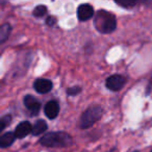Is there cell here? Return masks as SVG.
I'll return each instance as SVG.
<instances>
[{"instance_id":"6da1fadb","label":"cell","mask_w":152,"mask_h":152,"mask_svg":"<svg viewBox=\"0 0 152 152\" xmlns=\"http://www.w3.org/2000/svg\"><path fill=\"white\" fill-rule=\"evenodd\" d=\"M94 25L101 34H112L117 27L116 17L110 12L101 10L94 18Z\"/></svg>"},{"instance_id":"7a4b0ae2","label":"cell","mask_w":152,"mask_h":152,"mask_svg":"<svg viewBox=\"0 0 152 152\" xmlns=\"http://www.w3.org/2000/svg\"><path fill=\"white\" fill-rule=\"evenodd\" d=\"M40 143L45 147L57 148V147H68L73 144L72 137L64 131L50 132L43 135L40 140Z\"/></svg>"},{"instance_id":"3957f363","label":"cell","mask_w":152,"mask_h":152,"mask_svg":"<svg viewBox=\"0 0 152 152\" xmlns=\"http://www.w3.org/2000/svg\"><path fill=\"white\" fill-rule=\"evenodd\" d=\"M102 116V108L99 105H94L83 113L80 117V127L83 129L94 125Z\"/></svg>"},{"instance_id":"277c9868","label":"cell","mask_w":152,"mask_h":152,"mask_svg":"<svg viewBox=\"0 0 152 152\" xmlns=\"http://www.w3.org/2000/svg\"><path fill=\"white\" fill-rule=\"evenodd\" d=\"M126 83V78L120 74H115L106 79V88L113 92L120 91Z\"/></svg>"},{"instance_id":"5b68a950","label":"cell","mask_w":152,"mask_h":152,"mask_svg":"<svg viewBox=\"0 0 152 152\" xmlns=\"http://www.w3.org/2000/svg\"><path fill=\"white\" fill-rule=\"evenodd\" d=\"M94 16V9L92 5L88 4H81L77 9V17L80 21H88Z\"/></svg>"},{"instance_id":"8992f818","label":"cell","mask_w":152,"mask_h":152,"mask_svg":"<svg viewBox=\"0 0 152 152\" xmlns=\"http://www.w3.org/2000/svg\"><path fill=\"white\" fill-rule=\"evenodd\" d=\"M32 130V125L28 121H23L21 122L15 129V135L17 139H23L27 137Z\"/></svg>"},{"instance_id":"52a82bcc","label":"cell","mask_w":152,"mask_h":152,"mask_svg":"<svg viewBox=\"0 0 152 152\" xmlns=\"http://www.w3.org/2000/svg\"><path fill=\"white\" fill-rule=\"evenodd\" d=\"M24 104H25L26 108L34 115L39 114L41 110V103L31 95H26L24 97Z\"/></svg>"},{"instance_id":"ba28073f","label":"cell","mask_w":152,"mask_h":152,"mask_svg":"<svg viewBox=\"0 0 152 152\" xmlns=\"http://www.w3.org/2000/svg\"><path fill=\"white\" fill-rule=\"evenodd\" d=\"M34 90L40 94H46L52 90V83L48 79H37L34 81Z\"/></svg>"},{"instance_id":"9c48e42d","label":"cell","mask_w":152,"mask_h":152,"mask_svg":"<svg viewBox=\"0 0 152 152\" xmlns=\"http://www.w3.org/2000/svg\"><path fill=\"white\" fill-rule=\"evenodd\" d=\"M45 115L48 117L49 119H54L57 117L59 113V105L56 101L54 100H51V101L47 102L46 105H45L44 108Z\"/></svg>"},{"instance_id":"30bf717a","label":"cell","mask_w":152,"mask_h":152,"mask_svg":"<svg viewBox=\"0 0 152 152\" xmlns=\"http://www.w3.org/2000/svg\"><path fill=\"white\" fill-rule=\"evenodd\" d=\"M16 135L14 132H7L0 137V148H7L15 142Z\"/></svg>"},{"instance_id":"8fae6325","label":"cell","mask_w":152,"mask_h":152,"mask_svg":"<svg viewBox=\"0 0 152 152\" xmlns=\"http://www.w3.org/2000/svg\"><path fill=\"white\" fill-rule=\"evenodd\" d=\"M47 130V123L43 120H38L32 126V134L34 135H40L41 133H44Z\"/></svg>"},{"instance_id":"7c38bea8","label":"cell","mask_w":152,"mask_h":152,"mask_svg":"<svg viewBox=\"0 0 152 152\" xmlns=\"http://www.w3.org/2000/svg\"><path fill=\"white\" fill-rule=\"evenodd\" d=\"M11 25L10 24H3L0 26V44L4 43L7 40L10 34H11Z\"/></svg>"},{"instance_id":"4fadbf2b","label":"cell","mask_w":152,"mask_h":152,"mask_svg":"<svg viewBox=\"0 0 152 152\" xmlns=\"http://www.w3.org/2000/svg\"><path fill=\"white\" fill-rule=\"evenodd\" d=\"M47 13V9L45 5H38L36 9L34 10V16L37 18H40V17H43L45 14Z\"/></svg>"},{"instance_id":"5bb4252c","label":"cell","mask_w":152,"mask_h":152,"mask_svg":"<svg viewBox=\"0 0 152 152\" xmlns=\"http://www.w3.org/2000/svg\"><path fill=\"white\" fill-rule=\"evenodd\" d=\"M117 4L125 7V9H130V7L137 4V1H134V0H124V1H117Z\"/></svg>"},{"instance_id":"9a60e30c","label":"cell","mask_w":152,"mask_h":152,"mask_svg":"<svg viewBox=\"0 0 152 152\" xmlns=\"http://www.w3.org/2000/svg\"><path fill=\"white\" fill-rule=\"evenodd\" d=\"M12 121V118L10 115H7V116H4L2 119H0V132L3 130V129L5 128V127L7 126V125L11 123Z\"/></svg>"},{"instance_id":"2e32d148","label":"cell","mask_w":152,"mask_h":152,"mask_svg":"<svg viewBox=\"0 0 152 152\" xmlns=\"http://www.w3.org/2000/svg\"><path fill=\"white\" fill-rule=\"evenodd\" d=\"M80 91H81V89L79 87H73V88H69V89L67 90V93H68V95H70V96H74L80 93Z\"/></svg>"},{"instance_id":"e0dca14e","label":"cell","mask_w":152,"mask_h":152,"mask_svg":"<svg viewBox=\"0 0 152 152\" xmlns=\"http://www.w3.org/2000/svg\"><path fill=\"white\" fill-rule=\"evenodd\" d=\"M55 23H56V19H55L54 17H52V16H50V17H48L46 19V24H47V25L53 26Z\"/></svg>"},{"instance_id":"ac0fdd59","label":"cell","mask_w":152,"mask_h":152,"mask_svg":"<svg viewBox=\"0 0 152 152\" xmlns=\"http://www.w3.org/2000/svg\"><path fill=\"white\" fill-rule=\"evenodd\" d=\"M133 152H137V151H133Z\"/></svg>"},{"instance_id":"d6986e66","label":"cell","mask_w":152,"mask_h":152,"mask_svg":"<svg viewBox=\"0 0 152 152\" xmlns=\"http://www.w3.org/2000/svg\"><path fill=\"white\" fill-rule=\"evenodd\" d=\"M150 152H152V150H151V151H150Z\"/></svg>"}]
</instances>
